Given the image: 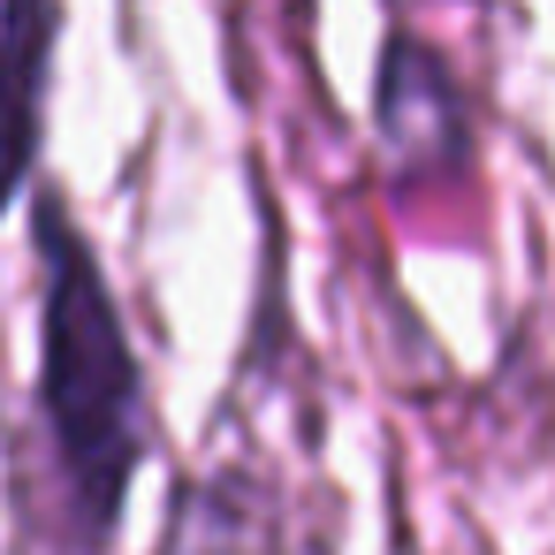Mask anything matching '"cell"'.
<instances>
[{
    "label": "cell",
    "mask_w": 555,
    "mask_h": 555,
    "mask_svg": "<svg viewBox=\"0 0 555 555\" xmlns=\"http://www.w3.org/2000/svg\"><path fill=\"white\" fill-rule=\"evenodd\" d=\"M39 259V434L62 494L69 555H107L145 464V365L122 297L62 183L31 191Z\"/></svg>",
    "instance_id": "1"
},
{
    "label": "cell",
    "mask_w": 555,
    "mask_h": 555,
    "mask_svg": "<svg viewBox=\"0 0 555 555\" xmlns=\"http://www.w3.org/2000/svg\"><path fill=\"white\" fill-rule=\"evenodd\" d=\"M62 24H69V0H0V214L39 176Z\"/></svg>",
    "instance_id": "3"
},
{
    "label": "cell",
    "mask_w": 555,
    "mask_h": 555,
    "mask_svg": "<svg viewBox=\"0 0 555 555\" xmlns=\"http://www.w3.org/2000/svg\"><path fill=\"white\" fill-rule=\"evenodd\" d=\"M373 122H380V145L396 153L403 183H426V176H441V168H464V153H472L464 85H456V69L441 62V47L418 39L411 24H388V39H380Z\"/></svg>",
    "instance_id": "2"
}]
</instances>
